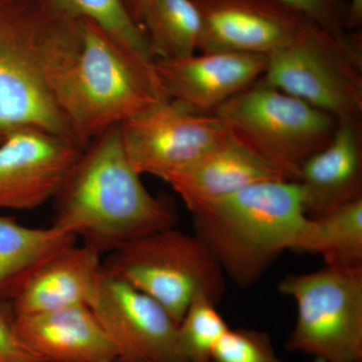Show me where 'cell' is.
Instances as JSON below:
<instances>
[{"mask_svg": "<svg viewBox=\"0 0 362 362\" xmlns=\"http://www.w3.org/2000/svg\"><path fill=\"white\" fill-rule=\"evenodd\" d=\"M47 77L83 149L109 128L168 98L153 62L86 18L64 21L49 49Z\"/></svg>", "mask_w": 362, "mask_h": 362, "instance_id": "cell-1", "label": "cell"}, {"mask_svg": "<svg viewBox=\"0 0 362 362\" xmlns=\"http://www.w3.org/2000/svg\"><path fill=\"white\" fill-rule=\"evenodd\" d=\"M124 148L120 124L88 145L54 195L56 225L110 252L131 240L175 226L168 202L151 194Z\"/></svg>", "mask_w": 362, "mask_h": 362, "instance_id": "cell-2", "label": "cell"}, {"mask_svg": "<svg viewBox=\"0 0 362 362\" xmlns=\"http://www.w3.org/2000/svg\"><path fill=\"white\" fill-rule=\"evenodd\" d=\"M192 216L195 233L243 288L258 282L283 252L292 250L308 218L299 185L287 180L255 183Z\"/></svg>", "mask_w": 362, "mask_h": 362, "instance_id": "cell-3", "label": "cell"}, {"mask_svg": "<svg viewBox=\"0 0 362 362\" xmlns=\"http://www.w3.org/2000/svg\"><path fill=\"white\" fill-rule=\"evenodd\" d=\"M65 20L40 0H0V142L25 128L76 142L47 77L49 49Z\"/></svg>", "mask_w": 362, "mask_h": 362, "instance_id": "cell-4", "label": "cell"}, {"mask_svg": "<svg viewBox=\"0 0 362 362\" xmlns=\"http://www.w3.org/2000/svg\"><path fill=\"white\" fill-rule=\"evenodd\" d=\"M214 115L228 134L295 182L305 162L329 143L337 127L334 117L262 78Z\"/></svg>", "mask_w": 362, "mask_h": 362, "instance_id": "cell-5", "label": "cell"}, {"mask_svg": "<svg viewBox=\"0 0 362 362\" xmlns=\"http://www.w3.org/2000/svg\"><path fill=\"white\" fill-rule=\"evenodd\" d=\"M103 269L156 300L177 323L195 297L218 304L225 292V273L209 247L197 233L175 226L115 247Z\"/></svg>", "mask_w": 362, "mask_h": 362, "instance_id": "cell-6", "label": "cell"}, {"mask_svg": "<svg viewBox=\"0 0 362 362\" xmlns=\"http://www.w3.org/2000/svg\"><path fill=\"white\" fill-rule=\"evenodd\" d=\"M266 83L341 119H362L358 37L337 39L308 18L287 44L267 57Z\"/></svg>", "mask_w": 362, "mask_h": 362, "instance_id": "cell-7", "label": "cell"}, {"mask_svg": "<svg viewBox=\"0 0 362 362\" xmlns=\"http://www.w3.org/2000/svg\"><path fill=\"white\" fill-rule=\"evenodd\" d=\"M278 289L297 305L288 349L323 362L362 361V269L291 274Z\"/></svg>", "mask_w": 362, "mask_h": 362, "instance_id": "cell-8", "label": "cell"}, {"mask_svg": "<svg viewBox=\"0 0 362 362\" xmlns=\"http://www.w3.org/2000/svg\"><path fill=\"white\" fill-rule=\"evenodd\" d=\"M126 154L140 175L169 182L226 137L216 115L202 114L175 100H159L120 124Z\"/></svg>", "mask_w": 362, "mask_h": 362, "instance_id": "cell-9", "label": "cell"}, {"mask_svg": "<svg viewBox=\"0 0 362 362\" xmlns=\"http://www.w3.org/2000/svg\"><path fill=\"white\" fill-rule=\"evenodd\" d=\"M92 310L115 347L114 362H183L175 319L156 300L104 269Z\"/></svg>", "mask_w": 362, "mask_h": 362, "instance_id": "cell-10", "label": "cell"}, {"mask_svg": "<svg viewBox=\"0 0 362 362\" xmlns=\"http://www.w3.org/2000/svg\"><path fill=\"white\" fill-rule=\"evenodd\" d=\"M83 150L42 130L7 134L0 142V209L33 211L52 201Z\"/></svg>", "mask_w": 362, "mask_h": 362, "instance_id": "cell-11", "label": "cell"}, {"mask_svg": "<svg viewBox=\"0 0 362 362\" xmlns=\"http://www.w3.org/2000/svg\"><path fill=\"white\" fill-rule=\"evenodd\" d=\"M202 21L197 52L269 57L294 37L306 16L279 0H192Z\"/></svg>", "mask_w": 362, "mask_h": 362, "instance_id": "cell-12", "label": "cell"}, {"mask_svg": "<svg viewBox=\"0 0 362 362\" xmlns=\"http://www.w3.org/2000/svg\"><path fill=\"white\" fill-rule=\"evenodd\" d=\"M153 68L169 99L202 114L216 111L263 77L267 58L235 52H195L175 59H154Z\"/></svg>", "mask_w": 362, "mask_h": 362, "instance_id": "cell-13", "label": "cell"}, {"mask_svg": "<svg viewBox=\"0 0 362 362\" xmlns=\"http://www.w3.org/2000/svg\"><path fill=\"white\" fill-rule=\"evenodd\" d=\"M296 182L308 218L362 199V119L337 120L329 143L305 162Z\"/></svg>", "mask_w": 362, "mask_h": 362, "instance_id": "cell-14", "label": "cell"}, {"mask_svg": "<svg viewBox=\"0 0 362 362\" xmlns=\"http://www.w3.org/2000/svg\"><path fill=\"white\" fill-rule=\"evenodd\" d=\"M103 252L90 244L64 247L40 266L11 301L16 315L87 306L103 276Z\"/></svg>", "mask_w": 362, "mask_h": 362, "instance_id": "cell-15", "label": "cell"}, {"mask_svg": "<svg viewBox=\"0 0 362 362\" xmlns=\"http://www.w3.org/2000/svg\"><path fill=\"white\" fill-rule=\"evenodd\" d=\"M16 334L42 362H114L117 354L92 308L16 315Z\"/></svg>", "mask_w": 362, "mask_h": 362, "instance_id": "cell-16", "label": "cell"}, {"mask_svg": "<svg viewBox=\"0 0 362 362\" xmlns=\"http://www.w3.org/2000/svg\"><path fill=\"white\" fill-rule=\"evenodd\" d=\"M271 180L286 178L228 133L194 165L168 183L188 211L194 214L250 185Z\"/></svg>", "mask_w": 362, "mask_h": 362, "instance_id": "cell-17", "label": "cell"}, {"mask_svg": "<svg viewBox=\"0 0 362 362\" xmlns=\"http://www.w3.org/2000/svg\"><path fill=\"white\" fill-rule=\"evenodd\" d=\"M77 235L63 226L30 228L0 216V301L11 302L33 274Z\"/></svg>", "mask_w": 362, "mask_h": 362, "instance_id": "cell-18", "label": "cell"}, {"mask_svg": "<svg viewBox=\"0 0 362 362\" xmlns=\"http://www.w3.org/2000/svg\"><path fill=\"white\" fill-rule=\"evenodd\" d=\"M292 250L320 255L330 268L361 270L362 199L307 218Z\"/></svg>", "mask_w": 362, "mask_h": 362, "instance_id": "cell-19", "label": "cell"}, {"mask_svg": "<svg viewBox=\"0 0 362 362\" xmlns=\"http://www.w3.org/2000/svg\"><path fill=\"white\" fill-rule=\"evenodd\" d=\"M139 25L153 61L185 58L197 52L202 21L192 0H146Z\"/></svg>", "mask_w": 362, "mask_h": 362, "instance_id": "cell-20", "label": "cell"}, {"mask_svg": "<svg viewBox=\"0 0 362 362\" xmlns=\"http://www.w3.org/2000/svg\"><path fill=\"white\" fill-rule=\"evenodd\" d=\"M61 18L90 20L142 58L153 62L141 26L132 18L122 0H40Z\"/></svg>", "mask_w": 362, "mask_h": 362, "instance_id": "cell-21", "label": "cell"}, {"mask_svg": "<svg viewBox=\"0 0 362 362\" xmlns=\"http://www.w3.org/2000/svg\"><path fill=\"white\" fill-rule=\"evenodd\" d=\"M230 329L213 300L195 297L178 323L177 350L183 362H211L216 344Z\"/></svg>", "mask_w": 362, "mask_h": 362, "instance_id": "cell-22", "label": "cell"}, {"mask_svg": "<svg viewBox=\"0 0 362 362\" xmlns=\"http://www.w3.org/2000/svg\"><path fill=\"white\" fill-rule=\"evenodd\" d=\"M211 362H285L279 358L271 338L263 331L228 329L216 344Z\"/></svg>", "mask_w": 362, "mask_h": 362, "instance_id": "cell-23", "label": "cell"}, {"mask_svg": "<svg viewBox=\"0 0 362 362\" xmlns=\"http://www.w3.org/2000/svg\"><path fill=\"white\" fill-rule=\"evenodd\" d=\"M294 7L337 39H356L346 28L345 0H279Z\"/></svg>", "mask_w": 362, "mask_h": 362, "instance_id": "cell-24", "label": "cell"}, {"mask_svg": "<svg viewBox=\"0 0 362 362\" xmlns=\"http://www.w3.org/2000/svg\"><path fill=\"white\" fill-rule=\"evenodd\" d=\"M11 302L0 301V362H42L21 343L14 327Z\"/></svg>", "mask_w": 362, "mask_h": 362, "instance_id": "cell-25", "label": "cell"}, {"mask_svg": "<svg viewBox=\"0 0 362 362\" xmlns=\"http://www.w3.org/2000/svg\"><path fill=\"white\" fill-rule=\"evenodd\" d=\"M346 6V28L351 33L362 25V0H349Z\"/></svg>", "mask_w": 362, "mask_h": 362, "instance_id": "cell-26", "label": "cell"}, {"mask_svg": "<svg viewBox=\"0 0 362 362\" xmlns=\"http://www.w3.org/2000/svg\"><path fill=\"white\" fill-rule=\"evenodd\" d=\"M122 1L131 18L139 25L140 14H141L143 6H144L146 0H122Z\"/></svg>", "mask_w": 362, "mask_h": 362, "instance_id": "cell-27", "label": "cell"}]
</instances>
